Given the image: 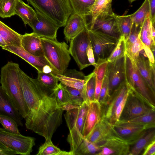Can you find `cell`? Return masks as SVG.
Here are the masks:
<instances>
[{
  "label": "cell",
  "mask_w": 155,
  "mask_h": 155,
  "mask_svg": "<svg viewBox=\"0 0 155 155\" xmlns=\"http://www.w3.org/2000/svg\"><path fill=\"white\" fill-rule=\"evenodd\" d=\"M128 93L129 92L126 94L117 107L115 111L114 116L110 123L111 124H114L116 122L119 120L120 115L124 107L128 95Z\"/></svg>",
  "instance_id": "obj_45"
},
{
  "label": "cell",
  "mask_w": 155,
  "mask_h": 155,
  "mask_svg": "<svg viewBox=\"0 0 155 155\" xmlns=\"http://www.w3.org/2000/svg\"><path fill=\"white\" fill-rule=\"evenodd\" d=\"M37 12L58 25L64 27L73 10L70 0H26Z\"/></svg>",
  "instance_id": "obj_3"
},
{
  "label": "cell",
  "mask_w": 155,
  "mask_h": 155,
  "mask_svg": "<svg viewBox=\"0 0 155 155\" xmlns=\"http://www.w3.org/2000/svg\"><path fill=\"white\" fill-rule=\"evenodd\" d=\"M68 152L61 150L55 146L51 140H45L39 148L37 155H68Z\"/></svg>",
  "instance_id": "obj_35"
},
{
  "label": "cell",
  "mask_w": 155,
  "mask_h": 155,
  "mask_svg": "<svg viewBox=\"0 0 155 155\" xmlns=\"http://www.w3.org/2000/svg\"><path fill=\"white\" fill-rule=\"evenodd\" d=\"M142 155H155V140L148 144L144 149Z\"/></svg>",
  "instance_id": "obj_47"
},
{
  "label": "cell",
  "mask_w": 155,
  "mask_h": 155,
  "mask_svg": "<svg viewBox=\"0 0 155 155\" xmlns=\"http://www.w3.org/2000/svg\"><path fill=\"white\" fill-rule=\"evenodd\" d=\"M64 87L72 104L80 106L85 101L84 93L83 91L64 85Z\"/></svg>",
  "instance_id": "obj_40"
},
{
  "label": "cell",
  "mask_w": 155,
  "mask_h": 155,
  "mask_svg": "<svg viewBox=\"0 0 155 155\" xmlns=\"http://www.w3.org/2000/svg\"><path fill=\"white\" fill-rule=\"evenodd\" d=\"M96 62V65L93 72L97 80L103 81L105 75L108 62L107 59L98 58Z\"/></svg>",
  "instance_id": "obj_43"
},
{
  "label": "cell",
  "mask_w": 155,
  "mask_h": 155,
  "mask_svg": "<svg viewBox=\"0 0 155 155\" xmlns=\"http://www.w3.org/2000/svg\"><path fill=\"white\" fill-rule=\"evenodd\" d=\"M95 61L107 59L116 46L119 38L103 32L87 28Z\"/></svg>",
  "instance_id": "obj_7"
},
{
  "label": "cell",
  "mask_w": 155,
  "mask_h": 155,
  "mask_svg": "<svg viewBox=\"0 0 155 155\" xmlns=\"http://www.w3.org/2000/svg\"><path fill=\"white\" fill-rule=\"evenodd\" d=\"M69 143L71 155H97L101 148L89 141L79 131L74 132L67 139Z\"/></svg>",
  "instance_id": "obj_10"
},
{
  "label": "cell",
  "mask_w": 155,
  "mask_h": 155,
  "mask_svg": "<svg viewBox=\"0 0 155 155\" xmlns=\"http://www.w3.org/2000/svg\"><path fill=\"white\" fill-rule=\"evenodd\" d=\"M0 123L4 129L11 133L20 134L18 125L15 120L11 117L0 114Z\"/></svg>",
  "instance_id": "obj_42"
},
{
  "label": "cell",
  "mask_w": 155,
  "mask_h": 155,
  "mask_svg": "<svg viewBox=\"0 0 155 155\" xmlns=\"http://www.w3.org/2000/svg\"><path fill=\"white\" fill-rule=\"evenodd\" d=\"M53 92L58 106L68 103H71L64 85L61 83L58 84Z\"/></svg>",
  "instance_id": "obj_41"
},
{
  "label": "cell",
  "mask_w": 155,
  "mask_h": 155,
  "mask_svg": "<svg viewBox=\"0 0 155 155\" xmlns=\"http://www.w3.org/2000/svg\"><path fill=\"white\" fill-rule=\"evenodd\" d=\"M0 21V36L7 45L20 46L22 36Z\"/></svg>",
  "instance_id": "obj_28"
},
{
  "label": "cell",
  "mask_w": 155,
  "mask_h": 155,
  "mask_svg": "<svg viewBox=\"0 0 155 155\" xmlns=\"http://www.w3.org/2000/svg\"><path fill=\"white\" fill-rule=\"evenodd\" d=\"M15 14L21 18L25 25H29L35 17L36 12L21 0H17Z\"/></svg>",
  "instance_id": "obj_29"
},
{
  "label": "cell",
  "mask_w": 155,
  "mask_h": 155,
  "mask_svg": "<svg viewBox=\"0 0 155 155\" xmlns=\"http://www.w3.org/2000/svg\"><path fill=\"white\" fill-rule=\"evenodd\" d=\"M140 73L155 94V64H151L143 50L134 61Z\"/></svg>",
  "instance_id": "obj_20"
},
{
  "label": "cell",
  "mask_w": 155,
  "mask_h": 155,
  "mask_svg": "<svg viewBox=\"0 0 155 155\" xmlns=\"http://www.w3.org/2000/svg\"><path fill=\"white\" fill-rule=\"evenodd\" d=\"M102 118L101 108L98 101H93L89 104L82 135L86 138Z\"/></svg>",
  "instance_id": "obj_21"
},
{
  "label": "cell",
  "mask_w": 155,
  "mask_h": 155,
  "mask_svg": "<svg viewBox=\"0 0 155 155\" xmlns=\"http://www.w3.org/2000/svg\"><path fill=\"white\" fill-rule=\"evenodd\" d=\"M6 45V44L4 40L0 36V46L2 48Z\"/></svg>",
  "instance_id": "obj_55"
},
{
  "label": "cell",
  "mask_w": 155,
  "mask_h": 155,
  "mask_svg": "<svg viewBox=\"0 0 155 155\" xmlns=\"http://www.w3.org/2000/svg\"><path fill=\"white\" fill-rule=\"evenodd\" d=\"M145 54L151 64H155L154 56L150 48L142 42Z\"/></svg>",
  "instance_id": "obj_48"
},
{
  "label": "cell",
  "mask_w": 155,
  "mask_h": 155,
  "mask_svg": "<svg viewBox=\"0 0 155 155\" xmlns=\"http://www.w3.org/2000/svg\"><path fill=\"white\" fill-rule=\"evenodd\" d=\"M152 107L130 89L119 121L132 119L155 110Z\"/></svg>",
  "instance_id": "obj_8"
},
{
  "label": "cell",
  "mask_w": 155,
  "mask_h": 155,
  "mask_svg": "<svg viewBox=\"0 0 155 155\" xmlns=\"http://www.w3.org/2000/svg\"><path fill=\"white\" fill-rule=\"evenodd\" d=\"M150 15L149 0H145L140 7L134 13L131 14L132 24L136 27L142 26L147 16Z\"/></svg>",
  "instance_id": "obj_32"
},
{
  "label": "cell",
  "mask_w": 155,
  "mask_h": 155,
  "mask_svg": "<svg viewBox=\"0 0 155 155\" xmlns=\"http://www.w3.org/2000/svg\"><path fill=\"white\" fill-rule=\"evenodd\" d=\"M80 106L68 103L59 106V108L62 110L68 111L75 108H78Z\"/></svg>",
  "instance_id": "obj_51"
},
{
  "label": "cell",
  "mask_w": 155,
  "mask_h": 155,
  "mask_svg": "<svg viewBox=\"0 0 155 155\" xmlns=\"http://www.w3.org/2000/svg\"><path fill=\"white\" fill-rule=\"evenodd\" d=\"M126 51V40L121 36L118 43L110 55L107 58L108 62H112L124 56Z\"/></svg>",
  "instance_id": "obj_38"
},
{
  "label": "cell",
  "mask_w": 155,
  "mask_h": 155,
  "mask_svg": "<svg viewBox=\"0 0 155 155\" xmlns=\"http://www.w3.org/2000/svg\"><path fill=\"white\" fill-rule=\"evenodd\" d=\"M112 0H95L90 9V16L92 17L91 25L93 26L97 17L101 14L106 13L112 15L114 12L112 8Z\"/></svg>",
  "instance_id": "obj_27"
},
{
  "label": "cell",
  "mask_w": 155,
  "mask_h": 155,
  "mask_svg": "<svg viewBox=\"0 0 155 155\" xmlns=\"http://www.w3.org/2000/svg\"><path fill=\"white\" fill-rule=\"evenodd\" d=\"M151 21L150 15L147 16L140 27L139 36L141 41L151 50L153 54H155V42L153 39L151 30Z\"/></svg>",
  "instance_id": "obj_30"
},
{
  "label": "cell",
  "mask_w": 155,
  "mask_h": 155,
  "mask_svg": "<svg viewBox=\"0 0 155 155\" xmlns=\"http://www.w3.org/2000/svg\"><path fill=\"white\" fill-rule=\"evenodd\" d=\"M95 144L101 149L97 155H128L129 153L130 145L115 130L107 137Z\"/></svg>",
  "instance_id": "obj_11"
},
{
  "label": "cell",
  "mask_w": 155,
  "mask_h": 155,
  "mask_svg": "<svg viewBox=\"0 0 155 155\" xmlns=\"http://www.w3.org/2000/svg\"><path fill=\"white\" fill-rule=\"evenodd\" d=\"M114 131L111 124L102 117L86 138L90 141L96 143L105 139Z\"/></svg>",
  "instance_id": "obj_25"
},
{
  "label": "cell",
  "mask_w": 155,
  "mask_h": 155,
  "mask_svg": "<svg viewBox=\"0 0 155 155\" xmlns=\"http://www.w3.org/2000/svg\"><path fill=\"white\" fill-rule=\"evenodd\" d=\"M44 57L55 74H63L71 59L69 46L64 41L41 38Z\"/></svg>",
  "instance_id": "obj_4"
},
{
  "label": "cell",
  "mask_w": 155,
  "mask_h": 155,
  "mask_svg": "<svg viewBox=\"0 0 155 155\" xmlns=\"http://www.w3.org/2000/svg\"><path fill=\"white\" fill-rule=\"evenodd\" d=\"M130 90L125 81L113 92L104 105L101 107L102 117L111 123L117 107Z\"/></svg>",
  "instance_id": "obj_15"
},
{
  "label": "cell",
  "mask_w": 155,
  "mask_h": 155,
  "mask_svg": "<svg viewBox=\"0 0 155 155\" xmlns=\"http://www.w3.org/2000/svg\"><path fill=\"white\" fill-rule=\"evenodd\" d=\"M17 0H0V16L9 18L14 15Z\"/></svg>",
  "instance_id": "obj_39"
},
{
  "label": "cell",
  "mask_w": 155,
  "mask_h": 155,
  "mask_svg": "<svg viewBox=\"0 0 155 155\" xmlns=\"http://www.w3.org/2000/svg\"><path fill=\"white\" fill-rule=\"evenodd\" d=\"M55 76L58 81L63 85L84 92L86 76L82 72L75 69H67L63 74H56Z\"/></svg>",
  "instance_id": "obj_18"
},
{
  "label": "cell",
  "mask_w": 155,
  "mask_h": 155,
  "mask_svg": "<svg viewBox=\"0 0 155 155\" xmlns=\"http://www.w3.org/2000/svg\"><path fill=\"white\" fill-rule=\"evenodd\" d=\"M42 72L45 73H52L55 74L51 67L49 65H45L43 67Z\"/></svg>",
  "instance_id": "obj_53"
},
{
  "label": "cell",
  "mask_w": 155,
  "mask_h": 155,
  "mask_svg": "<svg viewBox=\"0 0 155 155\" xmlns=\"http://www.w3.org/2000/svg\"><path fill=\"white\" fill-rule=\"evenodd\" d=\"M0 114L9 116L18 125L23 126L21 116L12 101L0 86Z\"/></svg>",
  "instance_id": "obj_24"
},
{
  "label": "cell",
  "mask_w": 155,
  "mask_h": 155,
  "mask_svg": "<svg viewBox=\"0 0 155 155\" xmlns=\"http://www.w3.org/2000/svg\"><path fill=\"white\" fill-rule=\"evenodd\" d=\"M39 81L47 88L53 91L58 84V80L52 73H45L38 72L37 78Z\"/></svg>",
  "instance_id": "obj_37"
},
{
  "label": "cell",
  "mask_w": 155,
  "mask_h": 155,
  "mask_svg": "<svg viewBox=\"0 0 155 155\" xmlns=\"http://www.w3.org/2000/svg\"><path fill=\"white\" fill-rule=\"evenodd\" d=\"M35 140L34 137L13 133L0 127V148L14 151L17 154L30 155Z\"/></svg>",
  "instance_id": "obj_6"
},
{
  "label": "cell",
  "mask_w": 155,
  "mask_h": 155,
  "mask_svg": "<svg viewBox=\"0 0 155 155\" xmlns=\"http://www.w3.org/2000/svg\"><path fill=\"white\" fill-rule=\"evenodd\" d=\"M18 74L24 97L29 113L25 119L26 127L43 137H52L62 122L63 110L59 107L53 91L37 79L31 78L19 68Z\"/></svg>",
  "instance_id": "obj_1"
},
{
  "label": "cell",
  "mask_w": 155,
  "mask_h": 155,
  "mask_svg": "<svg viewBox=\"0 0 155 155\" xmlns=\"http://www.w3.org/2000/svg\"><path fill=\"white\" fill-rule=\"evenodd\" d=\"M124 57L126 81L130 89L155 107V94L141 75L135 61L126 51Z\"/></svg>",
  "instance_id": "obj_5"
},
{
  "label": "cell",
  "mask_w": 155,
  "mask_h": 155,
  "mask_svg": "<svg viewBox=\"0 0 155 155\" xmlns=\"http://www.w3.org/2000/svg\"><path fill=\"white\" fill-rule=\"evenodd\" d=\"M129 0V2L130 3H132L133 2H134V1H136V0Z\"/></svg>",
  "instance_id": "obj_56"
},
{
  "label": "cell",
  "mask_w": 155,
  "mask_h": 155,
  "mask_svg": "<svg viewBox=\"0 0 155 155\" xmlns=\"http://www.w3.org/2000/svg\"><path fill=\"white\" fill-rule=\"evenodd\" d=\"M155 24H152L151 23V30L152 36L153 41L155 42Z\"/></svg>",
  "instance_id": "obj_54"
},
{
  "label": "cell",
  "mask_w": 155,
  "mask_h": 155,
  "mask_svg": "<svg viewBox=\"0 0 155 155\" xmlns=\"http://www.w3.org/2000/svg\"><path fill=\"white\" fill-rule=\"evenodd\" d=\"M154 140H155V127L147 129L134 143L130 145L128 155L140 154L144 148Z\"/></svg>",
  "instance_id": "obj_26"
},
{
  "label": "cell",
  "mask_w": 155,
  "mask_h": 155,
  "mask_svg": "<svg viewBox=\"0 0 155 155\" xmlns=\"http://www.w3.org/2000/svg\"><path fill=\"white\" fill-rule=\"evenodd\" d=\"M140 27H136L133 24L130 35L126 40V52L134 61L143 50L142 42L139 36Z\"/></svg>",
  "instance_id": "obj_22"
},
{
  "label": "cell",
  "mask_w": 155,
  "mask_h": 155,
  "mask_svg": "<svg viewBox=\"0 0 155 155\" xmlns=\"http://www.w3.org/2000/svg\"><path fill=\"white\" fill-rule=\"evenodd\" d=\"M33 32L41 38L56 40L57 31L60 28L40 13L36 15L29 25Z\"/></svg>",
  "instance_id": "obj_13"
},
{
  "label": "cell",
  "mask_w": 155,
  "mask_h": 155,
  "mask_svg": "<svg viewBox=\"0 0 155 155\" xmlns=\"http://www.w3.org/2000/svg\"><path fill=\"white\" fill-rule=\"evenodd\" d=\"M95 75L94 72L86 76L84 93L85 101L88 103L94 101Z\"/></svg>",
  "instance_id": "obj_36"
},
{
  "label": "cell",
  "mask_w": 155,
  "mask_h": 155,
  "mask_svg": "<svg viewBox=\"0 0 155 155\" xmlns=\"http://www.w3.org/2000/svg\"><path fill=\"white\" fill-rule=\"evenodd\" d=\"M21 46L26 51L36 56L44 55L41 37L33 32L22 35Z\"/></svg>",
  "instance_id": "obj_23"
},
{
  "label": "cell",
  "mask_w": 155,
  "mask_h": 155,
  "mask_svg": "<svg viewBox=\"0 0 155 155\" xmlns=\"http://www.w3.org/2000/svg\"><path fill=\"white\" fill-rule=\"evenodd\" d=\"M113 14H101L96 19L91 28L89 29L100 31L119 38L121 35Z\"/></svg>",
  "instance_id": "obj_16"
},
{
  "label": "cell",
  "mask_w": 155,
  "mask_h": 155,
  "mask_svg": "<svg viewBox=\"0 0 155 155\" xmlns=\"http://www.w3.org/2000/svg\"><path fill=\"white\" fill-rule=\"evenodd\" d=\"M2 49L21 58L35 68L38 72H42L43 68L45 66L50 65L44 57L33 55L25 51L21 46L18 47L6 45L2 47Z\"/></svg>",
  "instance_id": "obj_19"
},
{
  "label": "cell",
  "mask_w": 155,
  "mask_h": 155,
  "mask_svg": "<svg viewBox=\"0 0 155 155\" xmlns=\"http://www.w3.org/2000/svg\"><path fill=\"white\" fill-rule=\"evenodd\" d=\"M103 81H100L95 78V85L94 101H98L101 91Z\"/></svg>",
  "instance_id": "obj_50"
},
{
  "label": "cell",
  "mask_w": 155,
  "mask_h": 155,
  "mask_svg": "<svg viewBox=\"0 0 155 155\" xmlns=\"http://www.w3.org/2000/svg\"><path fill=\"white\" fill-rule=\"evenodd\" d=\"M105 75L108 78L109 98L113 92L126 81L124 55L114 62H108Z\"/></svg>",
  "instance_id": "obj_12"
},
{
  "label": "cell",
  "mask_w": 155,
  "mask_h": 155,
  "mask_svg": "<svg viewBox=\"0 0 155 155\" xmlns=\"http://www.w3.org/2000/svg\"><path fill=\"white\" fill-rule=\"evenodd\" d=\"M108 82V77L105 75L103 80L102 87L98 101L100 104L101 107L104 105L109 99L107 94Z\"/></svg>",
  "instance_id": "obj_44"
},
{
  "label": "cell",
  "mask_w": 155,
  "mask_h": 155,
  "mask_svg": "<svg viewBox=\"0 0 155 155\" xmlns=\"http://www.w3.org/2000/svg\"><path fill=\"white\" fill-rule=\"evenodd\" d=\"M18 64L8 62L1 68V87L14 104L21 117L25 119L29 113L21 87L18 70Z\"/></svg>",
  "instance_id": "obj_2"
},
{
  "label": "cell",
  "mask_w": 155,
  "mask_h": 155,
  "mask_svg": "<svg viewBox=\"0 0 155 155\" xmlns=\"http://www.w3.org/2000/svg\"><path fill=\"white\" fill-rule=\"evenodd\" d=\"M85 28L70 41L69 50L80 70L91 65L87 55V46L90 42L87 28Z\"/></svg>",
  "instance_id": "obj_9"
},
{
  "label": "cell",
  "mask_w": 155,
  "mask_h": 155,
  "mask_svg": "<svg viewBox=\"0 0 155 155\" xmlns=\"http://www.w3.org/2000/svg\"><path fill=\"white\" fill-rule=\"evenodd\" d=\"M113 15L116 20L121 36L127 40L133 25L130 15L121 16L114 13Z\"/></svg>",
  "instance_id": "obj_31"
},
{
  "label": "cell",
  "mask_w": 155,
  "mask_h": 155,
  "mask_svg": "<svg viewBox=\"0 0 155 155\" xmlns=\"http://www.w3.org/2000/svg\"><path fill=\"white\" fill-rule=\"evenodd\" d=\"M86 17L74 13L70 15L64 30V38L67 42L88 27Z\"/></svg>",
  "instance_id": "obj_17"
},
{
  "label": "cell",
  "mask_w": 155,
  "mask_h": 155,
  "mask_svg": "<svg viewBox=\"0 0 155 155\" xmlns=\"http://www.w3.org/2000/svg\"><path fill=\"white\" fill-rule=\"evenodd\" d=\"M17 154L14 151L0 148V155H15Z\"/></svg>",
  "instance_id": "obj_52"
},
{
  "label": "cell",
  "mask_w": 155,
  "mask_h": 155,
  "mask_svg": "<svg viewBox=\"0 0 155 155\" xmlns=\"http://www.w3.org/2000/svg\"><path fill=\"white\" fill-rule=\"evenodd\" d=\"M111 125L118 136L130 145L134 143L147 129L151 128L147 125L128 123Z\"/></svg>",
  "instance_id": "obj_14"
},
{
  "label": "cell",
  "mask_w": 155,
  "mask_h": 155,
  "mask_svg": "<svg viewBox=\"0 0 155 155\" xmlns=\"http://www.w3.org/2000/svg\"><path fill=\"white\" fill-rule=\"evenodd\" d=\"M149 1L150 18L152 23L155 24V0H149Z\"/></svg>",
  "instance_id": "obj_49"
},
{
  "label": "cell",
  "mask_w": 155,
  "mask_h": 155,
  "mask_svg": "<svg viewBox=\"0 0 155 155\" xmlns=\"http://www.w3.org/2000/svg\"><path fill=\"white\" fill-rule=\"evenodd\" d=\"M128 123L155 127V110L146 114L127 120L118 121L115 123Z\"/></svg>",
  "instance_id": "obj_34"
},
{
  "label": "cell",
  "mask_w": 155,
  "mask_h": 155,
  "mask_svg": "<svg viewBox=\"0 0 155 155\" xmlns=\"http://www.w3.org/2000/svg\"><path fill=\"white\" fill-rule=\"evenodd\" d=\"M73 13L83 16L90 15V9L95 0H70Z\"/></svg>",
  "instance_id": "obj_33"
},
{
  "label": "cell",
  "mask_w": 155,
  "mask_h": 155,
  "mask_svg": "<svg viewBox=\"0 0 155 155\" xmlns=\"http://www.w3.org/2000/svg\"><path fill=\"white\" fill-rule=\"evenodd\" d=\"M86 53L88 61L91 65L95 67L96 65V62L91 41L87 48Z\"/></svg>",
  "instance_id": "obj_46"
}]
</instances>
